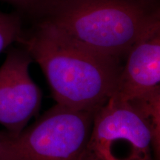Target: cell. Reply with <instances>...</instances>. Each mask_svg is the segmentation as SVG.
I'll use <instances>...</instances> for the list:
<instances>
[{
	"label": "cell",
	"mask_w": 160,
	"mask_h": 160,
	"mask_svg": "<svg viewBox=\"0 0 160 160\" xmlns=\"http://www.w3.org/2000/svg\"><path fill=\"white\" fill-rule=\"evenodd\" d=\"M19 43L42 71L57 104L95 112L114 94L120 62L78 45L46 21Z\"/></svg>",
	"instance_id": "obj_1"
},
{
	"label": "cell",
	"mask_w": 160,
	"mask_h": 160,
	"mask_svg": "<svg viewBox=\"0 0 160 160\" xmlns=\"http://www.w3.org/2000/svg\"><path fill=\"white\" fill-rule=\"evenodd\" d=\"M151 13L139 0H58L42 20L78 45L120 62Z\"/></svg>",
	"instance_id": "obj_2"
},
{
	"label": "cell",
	"mask_w": 160,
	"mask_h": 160,
	"mask_svg": "<svg viewBox=\"0 0 160 160\" xmlns=\"http://www.w3.org/2000/svg\"><path fill=\"white\" fill-rule=\"evenodd\" d=\"M94 112L56 103L17 137L4 160H83Z\"/></svg>",
	"instance_id": "obj_3"
},
{
	"label": "cell",
	"mask_w": 160,
	"mask_h": 160,
	"mask_svg": "<svg viewBox=\"0 0 160 160\" xmlns=\"http://www.w3.org/2000/svg\"><path fill=\"white\" fill-rule=\"evenodd\" d=\"M83 160H154L147 119L131 102L112 96L94 112Z\"/></svg>",
	"instance_id": "obj_4"
},
{
	"label": "cell",
	"mask_w": 160,
	"mask_h": 160,
	"mask_svg": "<svg viewBox=\"0 0 160 160\" xmlns=\"http://www.w3.org/2000/svg\"><path fill=\"white\" fill-rule=\"evenodd\" d=\"M33 59L25 48L8 51L0 66V125L17 137L39 113L41 90L30 73Z\"/></svg>",
	"instance_id": "obj_5"
},
{
	"label": "cell",
	"mask_w": 160,
	"mask_h": 160,
	"mask_svg": "<svg viewBox=\"0 0 160 160\" xmlns=\"http://www.w3.org/2000/svg\"><path fill=\"white\" fill-rule=\"evenodd\" d=\"M125 58L113 97L133 101L160 87V16L151 12Z\"/></svg>",
	"instance_id": "obj_6"
},
{
	"label": "cell",
	"mask_w": 160,
	"mask_h": 160,
	"mask_svg": "<svg viewBox=\"0 0 160 160\" xmlns=\"http://www.w3.org/2000/svg\"><path fill=\"white\" fill-rule=\"evenodd\" d=\"M130 102L147 119L151 131L153 158L154 160H160V87L148 94Z\"/></svg>",
	"instance_id": "obj_7"
},
{
	"label": "cell",
	"mask_w": 160,
	"mask_h": 160,
	"mask_svg": "<svg viewBox=\"0 0 160 160\" xmlns=\"http://www.w3.org/2000/svg\"><path fill=\"white\" fill-rule=\"evenodd\" d=\"M24 33L19 15L0 12V53L13 43H19Z\"/></svg>",
	"instance_id": "obj_8"
},
{
	"label": "cell",
	"mask_w": 160,
	"mask_h": 160,
	"mask_svg": "<svg viewBox=\"0 0 160 160\" xmlns=\"http://www.w3.org/2000/svg\"><path fill=\"white\" fill-rule=\"evenodd\" d=\"M30 14L42 18L58 0H2Z\"/></svg>",
	"instance_id": "obj_9"
},
{
	"label": "cell",
	"mask_w": 160,
	"mask_h": 160,
	"mask_svg": "<svg viewBox=\"0 0 160 160\" xmlns=\"http://www.w3.org/2000/svg\"><path fill=\"white\" fill-rule=\"evenodd\" d=\"M10 135L5 130L0 131V160L5 159L6 151L8 146Z\"/></svg>",
	"instance_id": "obj_10"
},
{
	"label": "cell",
	"mask_w": 160,
	"mask_h": 160,
	"mask_svg": "<svg viewBox=\"0 0 160 160\" xmlns=\"http://www.w3.org/2000/svg\"><path fill=\"white\" fill-rule=\"evenodd\" d=\"M152 12H153V13H154V14H156V15L160 16V6H159V7H158L155 10V11H152Z\"/></svg>",
	"instance_id": "obj_11"
},
{
	"label": "cell",
	"mask_w": 160,
	"mask_h": 160,
	"mask_svg": "<svg viewBox=\"0 0 160 160\" xmlns=\"http://www.w3.org/2000/svg\"><path fill=\"white\" fill-rule=\"evenodd\" d=\"M139 1H140V0H139Z\"/></svg>",
	"instance_id": "obj_12"
}]
</instances>
